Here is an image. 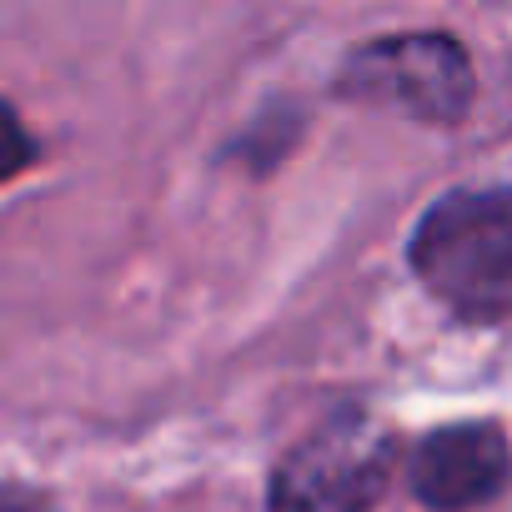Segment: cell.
Here are the masks:
<instances>
[{
	"label": "cell",
	"instance_id": "1",
	"mask_svg": "<svg viewBox=\"0 0 512 512\" xmlns=\"http://www.w3.org/2000/svg\"><path fill=\"white\" fill-rule=\"evenodd\" d=\"M407 272L457 322H512V181L427 201L407 231Z\"/></svg>",
	"mask_w": 512,
	"mask_h": 512
},
{
	"label": "cell",
	"instance_id": "2",
	"mask_svg": "<svg viewBox=\"0 0 512 512\" xmlns=\"http://www.w3.org/2000/svg\"><path fill=\"white\" fill-rule=\"evenodd\" d=\"M332 101L397 111L417 126H462L477 66L452 31H387L357 41L332 71Z\"/></svg>",
	"mask_w": 512,
	"mask_h": 512
},
{
	"label": "cell",
	"instance_id": "3",
	"mask_svg": "<svg viewBox=\"0 0 512 512\" xmlns=\"http://www.w3.org/2000/svg\"><path fill=\"white\" fill-rule=\"evenodd\" d=\"M397 482V437L362 407H332L267 472V512H377Z\"/></svg>",
	"mask_w": 512,
	"mask_h": 512
},
{
	"label": "cell",
	"instance_id": "4",
	"mask_svg": "<svg viewBox=\"0 0 512 512\" xmlns=\"http://www.w3.org/2000/svg\"><path fill=\"white\" fill-rule=\"evenodd\" d=\"M402 482L427 512H477L512 487V442L492 417L427 427L402 457Z\"/></svg>",
	"mask_w": 512,
	"mask_h": 512
},
{
	"label": "cell",
	"instance_id": "5",
	"mask_svg": "<svg viewBox=\"0 0 512 512\" xmlns=\"http://www.w3.org/2000/svg\"><path fill=\"white\" fill-rule=\"evenodd\" d=\"M307 131H312V106L302 96H267L241 121V131H231L216 146V161L236 166L251 181H267L287 166V156L307 141Z\"/></svg>",
	"mask_w": 512,
	"mask_h": 512
},
{
	"label": "cell",
	"instance_id": "6",
	"mask_svg": "<svg viewBox=\"0 0 512 512\" xmlns=\"http://www.w3.org/2000/svg\"><path fill=\"white\" fill-rule=\"evenodd\" d=\"M36 156H41V141L26 131L21 111H16L6 96H0V186L16 181L21 171H31Z\"/></svg>",
	"mask_w": 512,
	"mask_h": 512
},
{
	"label": "cell",
	"instance_id": "7",
	"mask_svg": "<svg viewBox=\"0 0 512 512\" xmlns=\"http://www.w3.org/2000/svg\"><path fill=\"white\" fill-rule=\"evenodd\" d=\"M0 512H46V492L21 487V482H0Z\"/></svg>",
	"mask_w": 512,
	"mask_h": 512
}]
</instances>
